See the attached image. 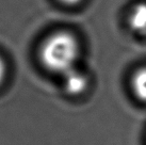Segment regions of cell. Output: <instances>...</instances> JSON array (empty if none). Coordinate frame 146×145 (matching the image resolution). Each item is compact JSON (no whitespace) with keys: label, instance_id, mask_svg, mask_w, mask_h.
Masks as SVG:
<instances>
[{"label":"cell","instance_id":"1","mask_svg":"<svg viewBox=\"0 0 146 145\" xmlns=\"http://www.w3.org/2000/svg\"><path fill=\"white\" fill-rule=\"evenodd\" d=\"M79 53L76 36L67 31H57L43 41L38 49V59L47 71L64 75L75 69Z\"/></svg>","mask_w":146,"mask_h":145},{"label":"cell","instance_id":"2","mask_svg":"<svg viewBox=\"0 0 146 145\" xmlns=\"http://www.w3.org/2000/svg\"><path fill=\"white\" fill-rule=\"evenodd\" d=\"M89 85V79L83 72L76 69H70L63 75V86L68 95L78 96L85 92Z\"/></svg>","mask_w":146,"mask_h":145},{"label":"cell","instance_id":"3","mask_svg":"<svg viewBox=\"0 0 146 145\" xmlns=\"http://www.w3.org/2000/svg\"><path fill=\"white\" fill-rule=\"evenodd\" d=\"M129 26L134 32L146 35V3L137 4L129 15Z\"/></svg>","mask_w":146,"mask_h":145},{"label":"cell","instance_id":"4","mask_svg":"<svg viewBox=\"0 0 146 145\" xmlns=\"http://www.w3.org/2000/svg\"><path fill=\"white\" fill-rule=\"evenodd\" d=\"M131 86L134 95L140 100L146 102V69H139L131 79Z\"/></svg>","mask_w":146,"mask_h":145},{"label":"cell","instance_id":"5","mask_svg":"<svg viewBox=\"0 0 146 145\" xmlns=\"http://www.w3.org/2000/svg\"><path fill=\"white\" fill-rule=\"evenodd\" d=\"M7 63L3 60V58L0 56V84L2 83L7 77Z\"/></svg>","mask_w":146,"mask_h":145},{"label":"cell","instance_id":"6","mask_svg":"<svg viewBox=\"0 0 146 145\" xmlns=\"http://www.w3.org/2000/svg\"><path fill=\"white\" fill-rule=\"evenodd\" d=\"M59 1L65 5H76V4L80 3L82 0H59Z\"/></svg>","mask_w":146,"mask_h":145}]
</instances>
